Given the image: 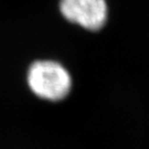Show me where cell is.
I'll return each mask as SVG.
<instances>
[{"mask_svg": "<svg viewBox=\"0 0 149 149\" xmlns=\"http://www.w3.org/2000/svg\"><path fill=\"white\" fill-rule=\"evenodd\" d=\"M59 9L65 20L92 31L100 30L107 20L105 0H60Z\"/></svg>", "mask_w": 149, "mask_h": 149, "instance_id": "cell-2", "label": "cell"}, {"mask_svg": "<svg viewBox=\"0 0 149 149\" xmlns=\"http://www.w3.org/2000/svg\"><path fill=\"white\" fill-rule=\"evenodd\" d=\"M26 83L33 95L48 102H60L70 94L72 77L60 62L36 60L26 72Z\"/></svg>", "mask_w": 149, "mask_h": 149, "instance_id": "cell-1", "label": "cell"}]
</instances>
